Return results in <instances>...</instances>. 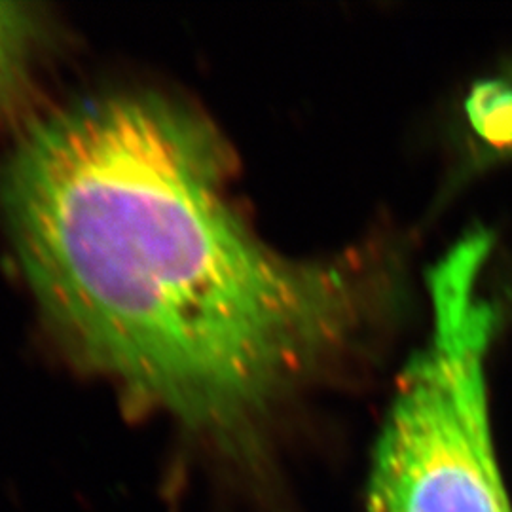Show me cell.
I'll list each match as a JSON object with an SVG mask.
<instances>
[{
	"label": "cell",
	"instance_id": "cell-2",
	"mask_svg": "<svg viewBox=\"0 0 512 512\" xmlns=\"http://www.w3.org/2000/svg\"><path fill=\"white\" fill-rule=\"evenodd\" d=\"M490 249V236L475 232L429 275L433 336L404 368L376 442L370 512H512L486 391L497 319L476 291Z\"/></svg>",
	"mask_w": 512,
	"mask_h": 512
},
{
	"label": "cell",
	"instance_id": "cell-1",
	"mask_svg": "<svg viewBox=\"0 0 512 512\" xmlns=\"http://www.w3.org/2000/svg\"><path fill=\"white\" fill-rule=\"evenodd\" d=\"M232 167L198 112L114 93L38 120L2 179L23 274L74 357L220 440L348 348L385 277L370 256L274 251L230 202Z\"/></svg>",
	"mask_w": 512,
	"mask_h": 512
},
{
	"label": "cell",
	"instance_id": "cell-4",
	"mask_svg": "<svg viewBox=\"0 0 512 512\" xmlns=\"http://www.w3.org/2000/svg\"><path fill=\"white\" fill-rule=\"evenodd\" d=\"M505 82H507V84H509V88H511V90H512V69H511V78H507V80H505Z\"/></svg>",
	"mask_w": 512,
	"mask_h": 512
},
{
	"label": "cell",
	"instance_id": "cell-3",
	"mask_svg": "<svg viewBox=\"0 0 512 512\" xmlns=\"http://www.w3.org/2000/svg\"><path fill=\"white\" fill-rule=\"evenodd\" d=\"M21 40V18L14 14L10 4L0 2V86L10 76Z\"/></svg>",
	"mask_w": 512,
	"mask_h": 512
}]
</instances>
